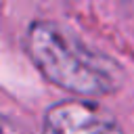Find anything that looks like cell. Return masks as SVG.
Segmentation results:
<instances>
[{"mask_svg": "<svg viewBox=\"0 0 134 134\" xmlns=\"http://www.w3.org/2000/svg\"><path fill=\"white\" fill-rule=\"evenodd\" d=\"M25 50L48 82L80 96H105L115 92L124 82L119 63L88 48L50 21L29 25Z\"/></svg>", "mask_w": 134, "mask_h": 134, "instance_id": "cell-1", "label": "cell"}, {"mask_svg": "<svg viewBox=\"0 0 134 134\" xmlns=\"http://www.w3.org/2000/svg\"><path fill=\"white\" fill-rule=\"evenodd\" d=\"M44 134H124L117 119L96 103L63 100L44 115Z\"/></svg>", "mask_w": 134, "mask_h": 134, "instance_id": "cell-2", "label": "cell"}, {"mask_svg": "<svg viewBox=\"0 0 134 134\" xmlns=\"http://www.w3.org/2000/svg\"><path fill=\"white\" fill-rule=\"evenodd\" d=\"M0 134H8V124L0 117Z\"/></svg>", "mask_w": 134, "mask_h": 134, "instance_id": "cell-3", "label": "cell"}]
</instances>
